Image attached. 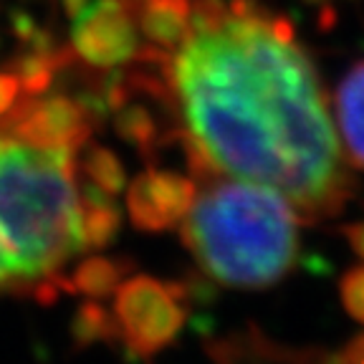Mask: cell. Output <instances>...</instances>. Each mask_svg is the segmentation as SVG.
Segmentation results:
<instances>
[{
    "mask_svg": "<svg viewBox=\"0 0 364 364\" xmlns=\"http://www.w3.org/2000/svg\"><path fill=\"white\" fill-rule=\"evenodd\" d=\"M152 43L188 147L233 180L279 190L299 213H334L347 159L311 61L286 23L243 3L177 0Z\"/></svg>",
    "mask_w": 364,
    "mask_h": 364,
    "instance_id": "6da1fadb",
    "label": "cell"
},
{
    "mask_svg": "<svg viewBox=\"0 0 364 364\" xmlns=\"http://www.w3.org/2000/svg\"><path fill=\"white\" fill-rule=\"evenodd\" d=\"M48 63L0 71V291L56 284L117 228V162L89 149L79 102L51 94Z\"/></svg>",
    "mask_w": 364,
    "mask_h": 364,
    "instance_id": "7a4b0ae2",
    "label": "cell"
},
{
    "mask_svg": "<svg viewBox=\"0 0 364 364\" xmlns=\"http://www.w3.org/2000/svg\"><path fill=\"white\" fill-rule=\"evenodd\" d=\"M296 208L256 182H215L190 200L185 240L215 281L261 289L284 279L299 253Z\"/></svg>",
    "mask_w": 364,
    "mask_h": 364,
    "instance_id": "3957f363",
    "label": "cell"
},
{
    "mask_svg": "<svg viewBox=\"0 0 364 364\" xmlns=\"http://www.w3.org/2000/svg\"><path fill=\"white\" fill-rule=\"evenodd\" d=\"M122 324L136 347L165 341L180 321V311L154 284H136L129 289V294L122 299Z\"/></svg>",
    "mask_w": 364,
    "mask_h": 364,
    "instance_id": "277c9868",
    "label": "cell"
},
{
    "mask_svg": "<svg viewBox=\"0 0 364 364\" xmlns=\"http://www.w3.org/2000/svg\"><path fill=\"white\" fill-rule=\"evenodd\" d=\"M132 213L139 223H157L167 225L175 218L185 215L190 200H193V188L188 180H180L175 175L154 172L139 180L132 190Z\"/></svg>",
    "mask_w": 364,
    "mask_h": 364,
    "instance_id": "5b68a950",
    "label": "cell"
},
{
    "mask_svg": "<svg viewBox=\"0 0 364 364\" xmlns=\"http://www.w3.org/2000/svg\"><path fill=\"white\" fill-rule=\"evenodd\" d=\"M336 117L339 132L349 157L364 165V63L354 66L336 91Z\"/></svg>",
    "mask_w": 364,
    "mask_h": 364,
    "instance_id": "8992f818",
    "label": "cell"
},
{
    "mask_svg": "<svg viewBox=\"0 0 364 364\" xmlns=\"http://www.w3.org/2000/svg\"><path fill=\"white\" fill-rule=\"evenodd\" d=\"M344 291H347L349 309H352L359 318H364V271L352 273L347 286H344Z\"/></svg>",
    "mask_w": 364,
    "mask_h": 364,
    "instance_id": "52a82bcc",
    "label": "cell"
},
{
    "mask_svg": "<svg viewBox=\"0 0 364 364\" xmlns=\"http://www.w3.org/2000/svg\"><path fill=\"white\" fill-rule=\"evenodd\" d=\"M357 357H362V359H364V349H362V352H359V354H357Z\"/></svg>",
    "mask_w": 364,
    "mask_h": 364,
    "instance_id": "ba28073f",
    "label": "cell"
}]
</instances>
